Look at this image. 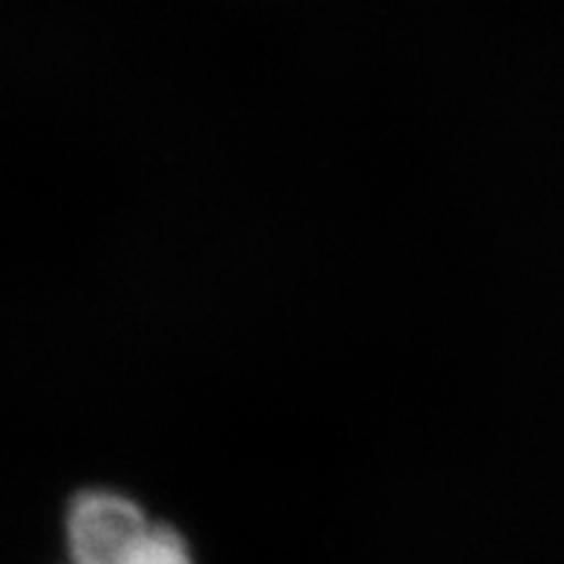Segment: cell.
<instances>
[{
  "label": "cell",
  "mask_w": 564,
  "mask_h": 564,
  "mask_svg": "<svg viewBox=\"0 0 564 564\" xmlns=\"http://www.w3.org/2000/svg\"><path fill=\"white\" fill-rule=\"evenodd\" d=\"M67 544L73 564H194L176 530L148 521L133 501L116 492L75 498Z\"/></svg>",
  "instance_id": "obj_1"
}]
</instances>
